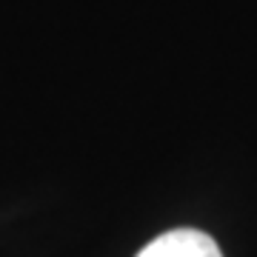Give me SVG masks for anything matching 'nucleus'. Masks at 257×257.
I'll list each match as a JSON object with an SVG mask.
<instances>
[{"label":"nucleus","mask_w":257,"mask_h":257,"mask_svg":"<svg viewBox=\"0 0 257 257\" xmlns=\"http://www.w3.org/2000/svg\"><path fill=\"white\" fill-rule=\"evenodd\" d=\"M138 257H223V248L200 229H172L146 243Z\"/></svg>","instance_id":"f257e3e1"}]
</instances>
